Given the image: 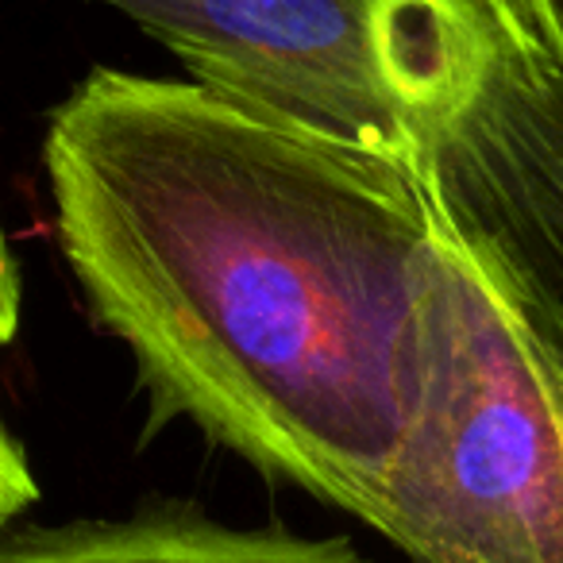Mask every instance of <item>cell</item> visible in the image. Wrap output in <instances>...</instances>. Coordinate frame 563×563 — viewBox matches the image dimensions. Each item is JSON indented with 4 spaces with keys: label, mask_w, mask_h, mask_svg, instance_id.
I'll list each match as a JSON object with an SVG mask.
<instances>
[{
    "label": "cell",
    "mask_w": 563,
    "mask_h": 563,
    "mask_svg": "<svg viewBox=\"0 0 563 563\" xmlns=\"http://www.w3.org/2000/svg\"><path fill=\"white\" fill-rule=\"evenodd\" d=\"M220 93L417 163L555 290L563 97L506 0H89Z\"/></svg>",
    "instance_id": "obj_2"
},
{
    "label": "cell",
    "mask_w": 563,
    "mask_h": 563,
    "mask_svg": "<svg viewBox=\"0 0 563 563\" xmlns=\"http://www.w3.org/2000/svg\"><path fill=\"white\" fill-rule=\"evenodd\" d=\"M43 166L66 263L155 421L186 417L375 529L421 390V306L471 224L444 181L104 66L51 112Z\"/></svg>",
    "instance_id": "obj_1"
},
{
    "label": "cell",
    "mask_w": 563,
    "mask_h": 563,
    "mask_svg": "<svg viewBox=\"0 0 563 563\" xmlns=\"http://www.w3.org/2000/svg\"><path fill=\"white\" fill-rule=\"evenodd\" d=\"M563 97V0H506Z\"/></svg>",
    "instance_id": "obj_6"
},
{
    "label": "cell",
    "mask_w": 563,
    "mask_h": 563,
    "mask_svg": "<svg viewBox=\"0 0 563 563\" xmlns=\"http://www.w3.org/2000/svg\"><path fill=\"white\" fill-rule=\"evenodd\" d=\"M0 563H375L347 540L228 529L189 509L0 532Z\"/></svg>",
    "instance_id": "obj_4"
},
{
    "label": "cell",
    "mask_w": 563,
    "mask_h": 563,
    "mask_svg": "<svg viewBox=\"0 0 563 563\" xmlns=\"http://www.w3.org/2000/svg\"><path fill=\"white\" fill-rule=\"evenodd\" d=\"M375 529L417 563H563V301L471 224L421 306V390Z\"/></svg>",
    "instance_id": "obj_3"
},
{
    "label": "cell",
    "mask_w": 563,
    "mask_h": 563,
    "mask_svg": "<svg viewBox=\"0 0 563 563\" xmlns=\"http://www.w3.org/2000/svg\"><path fill=\"white\" fill-rule=\"evenodd\" d=\"M20 306H24V286H20V266L9 247V235L0 228V347H9L20 332ZM40 498V483L32 475L27 452L12 437L9 421L0 413V529L16 514H24Z\"/></svg>",
    "instance_id": "obj_5"
}]
</instances>
